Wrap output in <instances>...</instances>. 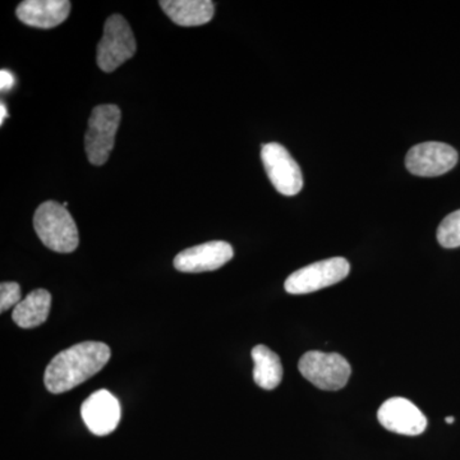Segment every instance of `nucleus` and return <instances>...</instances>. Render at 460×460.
I'll return each instance as SVG.
<instances>
[{
	"instance_id": "nucleus-1",
	"label": "nucleus",
	"mask_w": 460,
	"mask_h": 460,
	"mask_svg": "<svg viewBox=\"0 0 460 460\" xmlns=\"http://www.w3.org/2000/svg\"><path fill=\"white\" fill-rule=\"evenodd\" d=\"M111 348L102 341H84L58 353L45 370L44 383L53 394H62L81 385L105 367Z\"/></svg>"
},
{
	"instance_id": "nucleus-2",
	"label": "nucleus",
	"mask_w": 460,
	"mask_h": 460,
	"mask_svg": "<svg viewBox=\"0 0 460 460\" xmlns=\"http://www.w3.org/2000/svg\"><path fill=\"white\" fill-rule=\"evenodd\" d=\"M33 228L44 246L58 253H71L80 244L74 217L62 204L47 201L33 215Z\"/></svg>"
},
{
	"instance_id": "nucleus-3",
	"label": "nucleus",
	"mask_w": 460,
	"mask_h": 460,
	"mask_svg": "<svg viewBox=\"0 0 460 460\" xmlns=\"http://www.w3.org/2000/svg\"><path fill=\"white\" fill-rule=\"evenodd\" d=\"M120 109L117 105H99L90 115L89 129L84 136V151L93 165L108 162L114 147L115 135L120 123Z\"/></svg>"
},
{
	"instance_id": "nucleus-4",
	"label": "nucleus",
	"mask_w": 460,
	"mask_h": 460,
	"mask_svg": "<svg viewBox=\"0 0 460 460\" xmlns=\"http://www.w3.org/2000/svg\"><path fill=\"white\" fill-rule=\"evenodd\" d=\"M298 368L305 380L328 392L343 389L352 374L349 362L343 356L319 350L305 353L299 359Z\"/></svg>"
},
{
	"instance_id": "nucleus-5",
	"label": "nucleus",
	"mask_w": 460,
	"mask_h": 460,
	"mask_svg": "<svg viewBox=\"0 0 460 460\" xmlns=\"http://www.w3.org/2000/svg\"><path fill=\"white\" fill-rule=\"evenodd\" d=\"M136 49L137 45L128 22L120 14L109 17L98 44L96 62L100 69L107 74L114 72L118 66L135 56Z\"/></svg>"
},
{
	"instance_id": "nucleus-6",
	"label": "nucleus",
	"mask_w": 460,
	"mask_h": 460,
	"mask_svg": "<svg viewBox=\"0 0 460 460\" xmlns=\"http://www.w3.org/2000/svg\"><path fill=\"white\" fill-rule=\"evenodd\" d=\"M349 270L350 266L347 260L343 257H332L293 272L286 280L284 288L289 295H308L345 279Z\"/></svg>"
},
{
	"instance_id": "nucleus-7",
	"label": "nucleus",
	"mask_w": 460,
	"mask_h": 460,
	"mask_svg": "<svg viewBox=\"0 0 460 460\" xmlns=\"http://www.w3.org/2000/svg\"><path fill=\"white\" fill-rule=\"evenodd\" d=\"M262 164L272 186L284 196H295L304 187V175L286 147L277 142L261 147Z\"/></svg>"
},
{
	"instance_id": "nucleus-8",
	"label": "nucleus",
	"mask_w": 460,
	"mask_h": 460,
	"mask_svg": "<svg viewBox=\"0 0 460 460\" xmlns=\"http://www.w3.org/2000/svg\"><path fill=\"white\" fill-rule=\"evenodd\" d=\"M456 148L443 142H423L408 151L405 166L419 177H438L452 171L458 163Z\"/></svg>"
},
{
	"instance_id": "nucleus-9",
	"label": "nucleus",
	"mask_w": 460,
	"mask_h": 460,
	"mask_svg": "<svg viewBox=\"0 0 460 460\" xmlns=\"http://www.w3.org/2000/svg\"><path fill=\"white\" fill-rule=\"evenodd\" d=\"M378 422L395 434L417 436L428 429V419L417 405L405 398L387 399L377 411Z\"/></svg>"
},
{
	"instance_id": "nucleus-10",
	"label": "nucleus",
	"mask_w": 460,
	"mask_h": 460,
	"mask_svg": "<svg viewBox=\"0 0 460 460\" xmlns=\"http://www.w3.org/2000/svg\"><path fill=\"white\" fill-rule=\"evenodd\" d=\"M234 256L228 242L213 241L187 248L174 259V268L181 272L214 271L222 268Z\"/></svg>"
},
{
	"instance_id": "nucleus-11",
	"label": "nucleus",
	"mask_w": 460,
	"mask_h": 460,
	"mask_svg": "<svg viewBox=\"0 0 460 460\" xmlns=\"http://www.w3.org/2000/svg\"><path fill=\"white\" fill-rule=\"evenodd\" d=\"M81 417L93 435L107 436L119 425V402L108 390H98L83 402Z\"/></svg>"
},
{
	"instance_id": "nucleus-12",
	"label": "nucleus",
	"mask_w": 460,
	"mask_h": 460,
	"mask_svg": "<svg viewBox=\"0 0 460 460\" xmlns=\"http://www.w3.org/2000/svg\"><path fill=\"white\" fill-rule=\"evenodd\" d=\"M71 12L68 0H25L17 7L21 22L36 29H54L65 22Z\"/></svg>"
},
{
	"instance_id": "nucleus-13",
	"label": "nucleus",
	"mask_w": 460,
	"mask_h": 460,
	"mask_svg": "<svg viewBox=\"0 0 460 460\" xmlns=\"http://www.w3.org/2000/svg\"><path fill=\"white\" fill-rule=\"evenodd\" d=\"M159 4L172 22L183 27L205 25L214 17L210 0H162Z\"/></svg>"
},
{
	"instance_id": "nucleus-14",
	"label": "nucleus",
	"mask_w": 460,
	"mask_h": 460,
	"mask_svg": "<svg viewBox=\"0 0 460 460\" xmlns=\"http://www.w3.org/2000/svg\"><path fill=\"white\" fill-rule=\"evenodd\" d=\"M50 307V293L45 289H36L14 307L12 319L20 328H38L49 317Z\"/></svg>"
},
{
	"instance_id": "nucleus-15",
	"label": "nucleus",
	"mask_w": 460,
	"mask_h": 460,
	"mask_svg": "<svg viewBox=\"0 0 460 460\" xmlns=\"http://www.w3.org/2000/svg\"><path fill=\"white\" fill-rule=\"evenodd\" d=\"M253 380L257 386L265 390H272L280 385L283 380V365L279 356L272 352L266 345H256L252 349Z\"/></svg>"
},
{
	"instance_id": "nucleus-16",
	"label": "nucleus",
	"mask_w": 460,
	"mask_h": 460,
	"mask_svg": "<svg viewBox=\"0 0 460 460\" xmlns=\"http://www.w3.org/2000/svg\"><path fill=\"white\" fill-rule=\"evenodd\" d=\"M438 241L444 248L460 247V210L447 215L438 226Z\"/></svg>"
},
{
	"instance_id": "nucleus-17",
	"label": "nucleus",
	"mask_w": 460,
	"mask_h": 460,
	"mask_svg": "<svg viewBox=\"0 0 460 460\" xmlns=\"http://www.w3.org/2000/svg\"><path fill=\"white\" fill-rule=\"evenodd\" d=\"M21 287L14 281H4L0 284V313L16 307L21 302Z\"/></svg>"
},
{
	"instance_id": "nucleus-18",
	"label": "nucleus",
	"mask_w": 460,
	"mask_h": 460,
	"mask_svg": "<svg viewBox=\"0 0 460 460\" xmlns=\"http://www.w3.org/2000/svg\"><path fill=\"white\" fill-rule=\"evenodd\" d=\"M14 83H16L14 75L7 69H2V72H0V87H2L3 93L11 90L14 86Z\"/></svg>"
},
{
	"instance_id": "nucleus-19",
	"label": "nucleus",
	"mask_w": 460,
	"mask_h": 460,
	"mask_svg": "<svg viewBox=\"0 0 460 460\" xmlns=\"http://www.w3.org/2000/svg\"><path fill=\"white\" fill-rule=\"evenodd\" d=\"M0 111H2V115H0V123L3 124L4 122L5 117H7V109H5V105H0Z\"/></svg>"
},
{
	"instance_id": "nucleus-20",
	"label": "nucleus",
	"mask_w": 460,
	"mask_h": 460,
	"mask_svg": "<svg viewBox=\"0 0 460 460\" xmlns=\"http://www.w3.org/2000/svg\"><path fill=\"white\" fill-rule=\"evenodd\" d=\"M454 417H447V419H445V422H447V423H453L454 422Z\"/></svg>"
}]
</instances>
